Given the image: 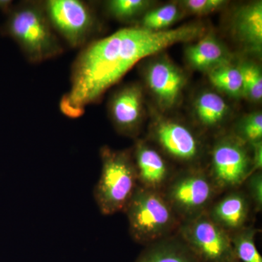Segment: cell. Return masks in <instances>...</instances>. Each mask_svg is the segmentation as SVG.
I'll use <instances>...</instances> for the list:
<instances>
[{"label": "cell", "instance_id": "obj_15", "mask_svg": "<svg viewBox=\"0 0 262 262\" xmlns=\"http://www.w3.org/2000/svg\"><path fill=\"white\" fill-rule=\"evenodd\" d=\"M188 64L194 70L208 73L210 71L230 63L231 54L227 47L214 34L203 36L185 51Z\"/></svg>", "mask_w": 262, "mask_h": 262}, {"label": "cell", "instance_id": "obj_23", "mask_svg": "<svg viewBox=\"0 0 262 262\" xmlns=\"http://www.w3.org/2000/svg\"><path fill=\"white\" fill-rule=\"evenodd\" d=\"M146 0H112L108 2L107 10L114 18L120 20H130L141 14L149 6Z\"/></svg>", "mask_w": 262, "mask_h": 262}, {"label": "cell", "instance_id": "obj_5", "mask_svg": "<svg viewBox=\"0 0 262 262\" xmlns=\"http://www.w3.org/2000/svg\"><path fill=\"white\" fill-rule=\"evenodd\" d=\"M182 222L206 213L220 193L204 167L179 168L162 191Z\"/></svg>", "mask_w": 262, "mask_h": 262}, {"label": "cell", "instance_id": "obj_13", "mask_svg": "<svg viewBox=\"0 0 262 262\" xmlns=\"http://www.w3.org/2000/svg\"><path fill=\"white\" fill-rule=\"evenodd\" d=\"M142 90L127 84L119 90L110 101V116L117 131L125 136L137 134L142 117Z\"/></svg>", "mask_w": 262, "mask_h": 262}, {"label": "cell", "instance_id": "obj_4", "mask_svg": "<svg viewBox=\"0 0 262 262\" xmlns=\"http://www.w3.org/2000/svg\"><path fill=\"white\" fill-rule=\"evenodd\" d=\"M100 155L102 168L94 188L95 201L102 215L123 213L138 187L132 151L104 146L100 150Z\"/></svg>", "mask_w": 262, "mask_h": 262}, {"label": "cell", "instance_id": "obj_20", "mask_svg": "<svg viewBox=\"0 0 262 262\" xmlns=\"http://www.w3.org/2000/svg\"><path fill=\"white\" fill-rule=\"evenodd\" d=\"M181 15L182 11L178 5L173 3L163 5L146 13L139 27L151 31L167 30L180 18Z\"/></svg>", "mask_w": 262, "mask_h": 262}, {"label": "cell", "instance_id": "obj_27", "mask_svg": "<svg viewBox=\"0 0 262 262\" xmlns=\"http://www.w3.org/2000/svg\"><path fill=\"white\" fill-rule=\"evenodd\" d=\"M12 2L8 0H0V10L5 12H9L11 10Z\"/></svg>", "mask_w": 262, "mask_h": 262}, {"label": "cell", "instance_id": "obj_1", "mask_svg": "<svg viewBox=\"0 0 262 262\" xmlns=\"http://www.w3.org/2000/svg\"><path fill=\"white\" fill-rule=\"evenodd\" d=\"M199 24L151 31L141 27L120 29L84 48L72 66L71 89L60 108L66 116L77 118L84 107L98 101L110 88L143 58L179 42L201 37Z\"/></svg>", "mask_w": 262, "mask_h": 262}, {"label": "cell", "instance_id": "obj_9", "mask_svg": "<svg viewBox=\"0 0 262 262\" xmlns=\"http://www.w3.org/2000/svg\"><path fill=\"white\" fill-rule=\"evenodd\" d=\"M43 5L55 32L70 47H81L87 42L96 25L89 5L80 0H49Z\"/></svg>", "mask_w": 262, "mask_h": 262}, {"label": "cell", "instance_id": "obj_11", "mask_svg": "<svg viewBox=\"0 0 262 262\" xmlns=\"http://www.w3.org/2000/svg\"><path fill=\"white\" fill-rule=\"evenodd\" d=\"M138 186L162 192L177 169L173 168L159 149L147 141H136L132 151Z\"/></svg>", "mask_w": 262, "mask_h": 262}, {"label": "cell", "instance_id": "obj_16", "mask_svg": "<svg viewBox=\"0 0 262 262\" xmlns=\"http://www.w3.org/2000/svg\"><path fill=\"white\" fill-rule=\"evenodd\" d=\"M134 262H200L178 234L144 246Z\"/></svg>", "mask_w": 262, "mask_h": 262}, {"label": "cell", "instance_id": "obj_26", "mask_svg": "<svg viewBox=\"0 0 262 262\" xmlns=\"http://www.w3.org/2000/svg\"><path fill=\"white\" fill-rule=\"evenodd\" d=\"M250 149L252 160L253 172L262 170V141L255 143L250 146Z\"/></svg>", "mask_w": 262, "mask_h": 262}, {"label": "cell", "instance_id": "obj_12", "mask_svg": "<svg viewBox=\"0 0 262 262\" xmlns=\"http://www.w3.org/2000/svg\"><path fill=\"white\" fill-rule=\"evenodd\" d=\"M145 78L157 101L165 110L178 103L187 83L184 72L166 58L151 62L146 69Z\"/></svg>", "mask_w": 262, "mask_h": 262}, {"label": "cell", "instance_id": "obj_2", "mask_svg": "<svg viewBox=\"0 0 262 262\" xmlns=\"http://www.w3.org/2000/svg\"><path fill=\"white\" fill-rule=\"evenodd\" d=\"M5 29L31 63L51 59L63 51L43 4L29 2L12 8Z\"/></svg>", "mask_w": 262, "mask_h": 262}, {"label": "cell", "instance_id": "obj_25", "mask_svg": "<svg viewBox=\"0 0 262 262\" xmlns=\"http://www.w3.org/2000/svg\"><path fill=\"white\" fill-rule=\"evenodd\" d=\"M228 2L225 0H184L181 5L184 10L194 15H208L223 8Z\"/></svg>", "mask_w": 262, "mask_h": 262}, {"label": "cell", "instance_id": "obj_18", "mask_svg": "<svg viewBox=\"0 0 262 262\" xmlns=\"http://www.w3.org/2000/svg\"><path fill=\"white\" fill-rule=\"evenodd\" d=\"M212 84L222 92L235 98L244 97L242 75L238 66L227 63L208 72Z\"/></svg>", "mask_w": 262, "mask_h": 262}, {"label": "cell", "instance_id": "obj_22", "mask_svg": "<svg viewBox=\"0 0 262 262\" xmlns=\"http://www.w3.org/2000/svg\"><path fill=\"white\" fill-rule=\"evenodd\" d=\"M231 135L248 146L262 141V115L253 113L241 119Z\"/></svg>", "mask_w": 262, "mask_h": 262}, {"label": "cell", "instance_id": "obj_8", "mask_svg": "<svg viewBox=\"0 0 262 262\" xmlns=\"http://www.w3.org/2000/svg\"><path fill=\"white\" fill-rule=\"evenodd\" d=\"M151 137L159 150L181 168L204 167L201 163L203 144L187 125L170 120H159L151 129Z\"/></svg>", "mask_w": 262, "mask_h": 262}, {"label": "cell", "instance_id": "obj_17", "mask_svg": "<svg viewBox=\"0 0 262 262\" xmlns=\"http://www.w3.org/2000/svg\"><path fill=\"white\" fill-rule=\"evenodd\" d=\"M196 117L202 126L208 129L219 127L228 116L229 107L220 95L204 91L194 103Z\"/></svg>", "mask_w": 262, "mask_h": 262}, {"label": "cell", "instance_id": "obj_10", "mask_svg": "<svg viewBox=\"0 0 262 262\" xmlns=\"http://www.w3.org/2000/svg\"><path fill=\"white\" fill-rule=\"evenodd\" d=\"M213 222L229 234L253 225L256 214L242 187L222 193L206 212Z\"/></svg>", "mask_w": 262, "mask_h": 262}, {"label": "cell", "instance_id": "obj_28", "mask_svg": "<svg viewBox=\"0 0 262 262\" xmlns=\"http://www.w3.org/2000/svg\"><path fill=\"white\" fill-rule=\"evenodd\" d=\"M231 262H239V261H237V259L234 260V261H231Z\"/></svg>", "mask_w": 262, "mask_h": 262}, {"label": "cell", "instance_id": "obj_14", "mask_svg": "<svg viewBox=\"0 0 262 262\" xmlns=\"http://www.w3.org/2000/svg\"><path fill=\"white\" fill-rule=\"evenodd\" d=\"M232 31L246 51L261 53L262 49V2L248 3L236 12Z\"/></svg>", "mask_w": 262, "mask_h": 262}, {"label": "cell", "instance_id": "obj_7", "mask_svg": "<svg viewBox=\"0 0 262 262\" xmlns=\"http://www.w3.org/2000/svg\"><path fill=\"white\" fill-rule=\"evenodd\" d=\"M177 234L200 262L235 260L230 235L206 213L182 222Z\"/></svg>", "mask_w": 262, "mask_h": 262}, {"label": "cell", "instance_id": "obj_19", "mask_svg": "<svg viewBox=\"0 0 262 262\" xmlns=\"http://www.w3.org/2000/svg\"><path fill=\"white\" fill-rule=\"evenodd\" d=\"M259 229L251 225L229 234L235 259L239 262H262L256 245V236Z\"/></svg>", "mask_w": 262, "mask_h": 262}, {"label": "cell", "instance_id": "obj_21", "mask_svg": "<svg viewBox=\"0 0 262 262\" xmlns=\"http://www.w3.org/2000/svg\"><path fill=\"white\" fill-rule=\"evenodd\" d=\"M242 75L244 97L258 102L262 98V74L261 69L252 61H245L238 65Z\"/></svg>", "mask_w": 262, "mask_h": 262}, {"label": "cell", "instance_id": "obj_6", "mask_svg": "<svg viewBox=\"0 0 262 262\" xmlns=\"http://www.w3.org/2000/svg\"><path fill=\"white\" fill-rule=\"evenodd\" d=\"M220 194L242 187L253 172L251 149L231 134L215 141L204 166Z\"/></svg>", "mask_w": 262, "mask_h": 262}, {"label": "cell", "instance_id": "obj_24", "mask_svg": "<svg viewBox=\"0 0 262 262\" xmlns=\"http://www.w3.org/2000/svg\"><path fill=\"white\" fill-rule=\"evenodd\" d=\"M246 193L255 213H261L262 210V170L253 172L248 176L242 187Z\"/></svg>", "mask_w": 262, "mask_h": 262}, {"label": "cell", "instance_id": "obj_3", "mask_svg": "<svg viewBox=\"0 0 262 262\" xmlns=\"http://www.w3.org/2000/svg\"><path fill=\"white\" fill-rule=\"evenodd\" d=\"M123 213L131 238L144 246L178 233L182 224L162 192L139 186Z\"/></svg>", "mask_w": 262, "mask_h": 262}]
</instances>
